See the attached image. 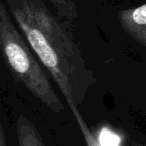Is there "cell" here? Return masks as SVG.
I'll use <instances>...</instances> for the list:
<instances>
[{
	"label": "cell",
	"mask_w": 146,
	"mask_h": 146,
	"mask_svg": "<svg viewBox=\"0 0 146 146\" xmlns=\"http://www.w3.org/2000/svg\"><path fill=\"white\" fill-rule=\"evenodd\" d=\"M23 36L47 69L67 104H82L94 79L70 28L42 0H6Z\"/></svg>",
	"instance_id": "cell-1"
},
{
	"label": "cell",
	"mask_w": 146,
	"mask_h": 146,
	"mask_svg": "<svg viewBox=\"0 0 146 146\" xmlns=\"http://www.w3.org/2000/svg\"><path fill=\"white\" fill-rule=\"evenodd\" d=\"M0 52L13 77L54 113L64 110L48 76L35 53L13 22L6 6L0 2Z\"/></svg>",
	"instance_id": "cell-2"
},
{
	"label": "cell",
	"mask_w": 146,
	"mask_h": 146,
	"mask_svg": "<svg viewBox=\"0 0 146 146\" xmlns=\"http://www.w3.org/2000/svg\"><path fill=\"white\" fill-rule=\"evenodd\" d=\"M19 146H45L42 136L26 116L20 115L16 123Z\"/></svg>",
	"instance_id": "cell-3"
},
{
	"label": "cell",
	"mask_w": 146,
	"mask_h": 146,
	"mask_svg": "<svg viewBox=\"0 0 146 146\" xmlns=\"http://www.w3.org/2000/svg\"><path fill=\"white\" fill-rule=\"evenodd\" d=\"M56 9L58 16L68 20H74L78 17V10L72 0H48Z\"/></svg>",
	"instance_id": "cell-4"
},
{
	"label": "cell",
	"mask_w": 146,
	"mask_h": 146,
	"mask_svg": "<svg viewBox=\"0 0 146 146\" xmlns=\"http://www.w3.org/2000/svg\"><path fill=\"white\" fill-rule=\"evenodd\" d=\"M126 19L132 21L136 25L146 24V4L136 8L130 14H126Z\"/></svg>",
	"instance_id": "cell-5"
},
{
	"label": "cell",
	"mask_w": 146,
	"mask_h": 146,
	"mask_svg": "<svg viewBox=\"0 0 146 146\" xmlns=\"http://www.w3.org/2000/svg\"><path fill=\"white\" fill-rule=\"evenodd\" d=\"M0 146H7L6 140H5L4 131H3V127H2V122H1V119H0Z\"/></svg>",
	"instance_id": "cell-6"
}]
</instances>
